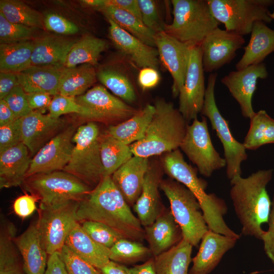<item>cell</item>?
<instances>
[{
	"label": "cell",
	"mask_w": 274,
	"mask_h": 274,
	"mask_svg": "<svg viewBox=\"0 0 274 274\" xmlns=\"http://www.w3.org/2000/svg\"><path fill=\"white\" fill-rule=\"evenodd\" d=\"M77 217L79 222L91 220L104 224L124 238L139 242L145 239L144 227L111 177L103 178L78 201Z\"/></svg>",
	"instance_id": "cell-1"
},
{
	"label": "cell",
	"mask_w": 274,
	"mask_h": 274,
	"mask_svg": "<svg viewBox=\"0 0 274 274\" xmlns=\"http://www.w3.org/2000/svg\"><path fill=\"white\" fill-rule=\"evenodd\" d=\"M272 169L259 170L247 178L237 175L230 181V196L242 225V233L261 240L268 223L271 201L266 186L272 179Z\"/></svg>",
	"instance_id": "cell-2"
},
{
	"label": "cell",
	"mask_w": 274,
	"mask_h": 274,
	"mask_svg": "<svg viewBox=\"0 0 274 274\" xmlns=\"http://www.w3.org/2000/svg\"><path fill=\"white\" fill-rule=\"evenodd\" d=\"M162 165L171 179L184 185L196 197L209 229L237 239L240 238L241 235L231 230L224 220L227 212L224 200L214 193L206 192L207 182L197 177V169L185 161L179 149L165 154Z\"/></svg>",
	"instance_id": "cell-3"
},
{
	"label": "cell",
	"mask_w": 274,
	"mask_h": 274,
	"mask_svg": "<svg viewBox=\"0 0 274 274\" xmlns=\"http://www.w3.org/2000/svg\"><path fill=\"white\" fill-rule=\"evenodd\" d=\"M155 113L142 139L130 145L134 156L147 158L180 148L188 125L174 104L161 98L154 104Z\"/></svg>",
	"instance_id": "cell-4"
},
{
	"label": "cell",
	"mask_w": 274,
	"mask_h": 274,
	"mask_svg": "<svg viewBox=\"0 0 274 274\" xmlns=\"http://www.w3.org/2000/svg\"><path fill=\"white\" fill-rule=\"evenodd\" d=\"M173 19L163 31L190 47L200 46L220 23L213 16L208 0H172Z\"/></svg>",
	"instance_id": "cell-5"
},
{
	"label": "cell",
	"mask_w": 274,
	"mask_h": 274,
	"mask_svg": "<svg viewBox=\"0 0 274 274\" xmlns=\"http://www.w3.org/2000/svg\"><path fill=\"white\" fill-rule=\"evenodd\" d=\"M98 126L93 121L80 126L73 138L71 157L63 169L94 188L103 179L100 157V141Z\"/></svg>",
	"instance_id": "cell-6"
},
{
	"label": "cell",
	"mask_w": 274,
	"mask_h": 274,
	"mask_svg": "<svg viewBox=\"0 0 274 274\" xmlns=\"http://www.w3.org/2000/svg\"><path fill=\"white\" fill-rule=\"evenodd\" d=\"M160 189L170 203L173 215L180 227L183 237L197 247L209 229L200 204L184 185L172 179L162 180Z\"/></svg>",
	"instance_id": "cell-7"
},
{
	"label": "cell",
	"mask_w": 274,
	"mask_h": 274,
	"mask_svg": "<svg viewBox=\"0 0 274 274\" xmlns=\"http://www.w3.org/2000/svg\"><path fill=\"white\" fill-rule=\"evenodd\" d=\"M25 189L40 201V206H55L79 201L91 187L63 170L39 174L25 179Z\"/></svg>",
	"instance_id": "cell-8"
},
{
	"label": "cell",
	"mask_w": 274,
	"mask_h": 274,
	"mask_svg": "<svg viewBox=\"0 0 274 274\" xmlns=\"http://www.w3.org/2000/svg\"><path fill=\"white\" fill-rule=\"evenodd\" d=\"M214 18L225 30L242 36L251 33L258 21L270 23L272 0H208Z\"/></svg>",
	"instance_id": "cell-9"
},
{
	"label": "cell",
	"mask_w": 274,
	"mask_h": 274,
	"mask_svg": "<svg viewBox=\"0 0 274 274\" xmlns=\"http://www.w3.org/2000/svg\"><path fill=\"white\" fill-rule=\"evenodd\" d=\"M217 73L209 75L206 90L202 115L208 118L220 140L224 149L226 161V176L230 180L242 175L241 164L246 160L248 155L243 143L232 135L228 121L222 116L217 106L215 97V87Z\"/></svg>",
	"instance_id": "cell-10"
},
{
	"label": "cell",
	"mask_w": 274,
	"mask_h": 274,
	"mask_svg": "<svg viewBox=\"0 0 274 274\" xmlns=\"http://www.w3.org/2000/svg\"><path fill=\"white\" fill-rule=\"evenodd\" d=\"M78 201L55 206H40L37 220L41 241L48 255L60 252L74 224L78 222Z\"/></svg>",
	"instance_id": "cell-11"
},
{
	"label": "cell",
	"mask_w": 274,
	"mask_h": 274,
	"mask_svg": "<svg viewBox=\"0 0 274 274\" xmlns=\"http://www.w3.org/2000/svg\"><path fill=\"white\" fill-rule=\"evenodd\" d=\"M180 148L206 177H211L214 172L226 166L225 158L213 146L204 116L201 120L195 119L188 125Z\"/></svg>",
	"instance_id": "cell-12"
},
{
	"label": "cell",
	"mask_w": 274,
	"mask_h": 274,
	"mask_svg": "<svg viewBox=\"0 0 274 274\" xmlns=\"http://www.w3.org/2000/svg\"><path fill=\"white\" fill-rule=\"evenodd\" d=\"M204 72L200 46H193L185 82L178 96V110L188 123L197 118L203 106L206 90Z\"/></svg>",
	"instance_id": "cell-13"
},
{
	"label": "cell",
	"mask_w": 274,
	"mask_h": 274,
	"mask_svg": "<svg viewBox=\"0 0 274 274\" xmlns=\"http://www.w3.org/2000/svg\"><path fill=\"white\" fill-rule=\"evenodd\" d=\"M76 128H63L45 144L31 158L26 178L39 174L63 170L70 160Z\"/></svg>",
	"instance_id": "cell-14"
},
{
	"label": "cell",
	"mask_w": 274,
	"mask_h": 274,
	"mask_svg": "<svg viewBox=\"0 0 274 274\" xmlns=\"http://www.w3.org/2000/svg\"><path fill=\"white\" fill-rule=\"evenodd\" d=\"M75 99L86 109L88 119L91 120H126L138 112L123 100L111 94L101 85L92 87L84 94L76 97Z\"/></svg>",
	"instance_id": "cell-15"
},
{
	"label": "cell",
	"mask_w": 274,
	"mask_h": 274,
	"mask_svg": "<svg viewBox=\"0 0 274 274\" xmlns=\"http://www.w3.org/2000/svg\"><path fill=\"white\" fill-rule=\"evenodd\" d=\"M245 43L244 36L216 28L200 45L204 72L212 73L229 63Z\"/></svg>",
	"instance_id": "cell-16"
},
{
	"label": "cell",
	"mask_w": 274,
	"mask_h": 274,
	"mask_svg": "<svg viewBox=\"0 0 274 274\" xmlns=\"http://www.w3.org/2000/svg\"><path fill=\"white\" fill-rule=\"evenodd\" d=\"M155 44L159 60L173 78L172 92L176 97L185 82L192 47L164 31L156 33Z\"/></svg>",
	"instance_id": "cell-17"
},
{
	"label": "cell",
	"mask_w": 274,
	"mask_h": 274,
	"mask_svg": "<svg viewBox=\"0 0 274 274\" xmlns=\"http://www.w3.org/2000/svg\"><path fill=\"white\" fill-rule=\"evenodd\" d=\"M268 75L266 65L262 62L231 71L221 79L238 104L243 117L250 119L255 114L252 100L257 80L266 79Z\"/></svg>",
	"instance_id": "cell-18"
},
{
	"label": "cell",
	"mask_w": 274,
	"mask_h": 274,
	"mask_svg": "<svg viewBox=\"0 0 274 274\" xmlns=\"http://www.w3.org/2000/svg\"><path fill=\"white\" fill-rule=\"evenodd\" d=\"M22 142L34 156L45 144L61 131L64 121L33 111L20 118Z\"/></svg>",
	"instance_id": "cell-19"
},
{
	"label": "cell",
	"mask_w": 274,
	"mask_h": 274,
	"mask_svg": "<svg viewBox=\"0 0 274 274\" xmlns=\"http://www.w3.org/2000/svg\"><path fill=\"white\" fill-rule=\"evenodd\" d=\"M237 239L209 229L203 235L188 274H209L224 254L235 245Z\"/></svg>",
	"instance_id": "cell-20"
},
{
	"label": "cell",
	"mask_w": 274,
	"mask_h": 274,
	"mask_svg": "<svg viewBox=\"0 0 274 274\" xmlns=\"http://www.w3.org/2000/svg\"><path fill=\"white\" fill-rule=\"evenodd\" d=\"M107 18L110 24L109 36L116 47L141 68L151 67L157 70L159 58L156 48L147 45Z\"/></svg>",
	"instance_id": "cell-21"
},
{
	"label": "cell",
	"mask_w": 274,
	"mask_h": 274,
	"mask_svg": "<svg viewBox=\"0 0 274 274\" xmlns=\"http://www.w3.org/2000/svg\"><path fill=\"white\" fill-rule=\"evenodd\" d=\"M145 239L155 257L178 244L183 238L170 209L165 208L155 221L144 227Z\"/></svg>",
	"instance_id": "cell-22"
},
{
	"label": "cell",
	"mask_w": 274,
	"mask_h": 274,
	"mask_svg": "<svg viewBox=\"0 0 274 274\" xmlns=\"http://www.w3.org/2000/svg\"><path fill=\"white\" fill-rule=\"evenodd\" d=\"M149 167L148 158L133 155L111 176L130 207L133 206L141 193Z\"/></svg>",
	"instance_id": "cell-23"
},
{
	"label": "cell",
	"mask_w": 274,
	"mask_h": 274,
	"mask_svg": "<svg viewBox=\"0 0 274 274\" xmlns=\"http://www.w3.org/2000/svg\"><path fill=\"white\" fill-rule=\"evenodd\" d=\"M161 181V170L156 166H149L141 193L133 206L144 227L151 224L165 208L161 201L159 193Z\"/></svg>",
	"instance_id": "cell-24"
},
{
	"label": "cell",
	"mask_w": 274,
	"mask_h": 274,
	"mask_svg": "<svg viewBox=\"0 0 274 274\" xmlns=\"http://www.w3.org/2000/svg\"><path fill=\"white\" fill-rule=\"evenodd\" d=\"M14 243L22 258L25 274H44L47 263V253L42 245L37 221L32 222Z\"/></svg>",
	"instance_id": "cell-25"
},
{
	"label": "cell",
	"mask_w": 274,
	"mask_h": 274,
	"mask_svg": "<svg viewBox=\"0 0 274 274\" xmlns=\"http://www.w3.org/2000/svg\"><path fill=\"white\" fill-rule=\"evenodd\" d=\"M27 147L21 142L0 153V188L16 187L23 183L31 158Z\"/></svg>",
	"instance_id": "cell-26"
},
{
	"label": "cell",
	"mask_w": 274,
	"mask_h": 274,
	"mask_svg": "<svg viewBox=\"0 0 274 274\" xmlns=\"http://www.w3.org/2000/svg\"><path fill=\"white\" fill-rule=\"evenodd\" d=\"M66 67L30 66L18 74L19 85L27 93L43 92L55 96Z\"/></svg>",
	"instance_id": "cell-27"
},
{
	"label": "cell",
	"mask_w": 274,
	"mask_h": 274,
	"mask_svg": "<svg viewBox=\"0 0 274 274\" xmlns=\"http://www.w3.org/2000/svg\"><path fill=\"white\" fill-rule=\"evenodd\" d=\"M75 42L63 37L46 35L35 40L31 66H65L67 55Z\"/></svg>",
	"instance_id": "cell-28"
},
{
	"label": "cell",
	"mask_w": 274,
	"mask_h": 274,
	"mask_svg": "<svg viewBox=\"0 0 274 274\" xmlns=\"http://www.w3.org/2000/svg\"><path fill=\"white\" fill-rule=\"evenodd\" d=\"M243 48L244 53L235 65L236 70L262 63L274 51V29L268 27L263 21L255 22L249 42Z\"/></svg>",
	"instance_id": "cell-29"
},
{
	"label": "cell",
	"mask_w": 274,
	"mask_h": 274,
	"mask_svg": "<svg viewBox=\"0 0 274 274\" xmlns=\"http://www.w3.org/2000/svg\"><path fill=\"white\" fill-rule=\"evenodd\" d=\"M65 245L97 270L110 260V249L94 241L84 231L79 222L73 226Z\"/></svg>",
	"instance_id": "cell-30"
},
{
	"label": "cell",
	"mask_w": 274,
	"mask_h": 274,
	"mask_svg": "<svg viewBox=\"0 0 274 274\" xmlns=\"http://www.w3.org/2000/svg\"><path fill=\"white\" fill-rule=\"evenodd\" d=\"M154 113V106L148 104L128 119L110 126L107 134L130 146L143 138Z\"/></svg>",
	"instance_id": "cell-31"
},
{
	"label": "cell",
	"mask_w": 274,
	"mask_h": 274,
	"mask_svg": "<svg viewBox=\"0 0 274 274\" xmlns=\"http://www.w3.org/2000/svg\"><path fill=\"white\" fill-rule=\"evenodd\" d=\"M192 245L184 238L168 250L154 257L157 274H188Z\"/></svg>",
	"instance_id": "cell-32"
},
{
	"label": "cell",
	"mask_w": 274,
	"mask_h": 274,
	"mask_svg": "<svg viewBox=\"0 0 274 274\" xmlns=\"http://www.w3.org/2000/svg\"><path fill=\"white\" fill-rule=\"evenodd\" d=\"M35 40L0 44V71L18 74L31 66Z\"/></svg>",
	"instance_id": "cell-33"
},
{
	"label": "cell",
	"mask_w": 274,
	"mask_h": 274,
	"mask_svg": "<svg viewBox=\"0 0 274 274\" xmlns=\"http://www.w3.org/2000/svg\"><path fill=\"white\" fill-rule=\"evenodd\" d=\"M96 78L95 69L91 64L66 68L60 80L58 94L72 97L80 96L88 90Z\"/></svg>",
	"instance_id": "cell-34"
},
{
	"label": "cell",
	"mask_w": 274,
	"mask_h": 274,
	"mask_svg": "<svg viewBox=\"0 0 274 274\" xmlns=\"http://www.w3.org/2000/svg\"><path fill=\"white\" fill-rule=\"evenodd\" d=\"M98 10L107 18L112 20L121 28L134 36L147 45L155 47L156 33L147 27L136 16L119 8L106 6Z\"/></svg>",
	"instance_id": "cell-35"
},
{
	"label": "cell",
	"mask_w": 274,
	"mask_h": 274,
	"mask_svg": "<svg viewBox=\"0 0 274 274\" xmlns=\"http://www.w3.org/2000/svg\"><path fill=\"white\" fill-rule=\"evenodd\" d=\"M16 229L14 224L1 219L0 229V274H23L14 243Z\"/></svg>",
	"instance_id": "cell-36"
},
{
	"label": "cell",
	"mask_w": 274,
	"mask_h": 274,
	"mask_svg": "<svg viewBox=\"0 0 274 274\" xmlns=\"http://www.w3.org/2000/svg\"><path fill=\"white\" fill-rule=\"evenodd\" d=\"M106 41L86 35L75 43L70 50L66 60L65 67L72 68L80 64H97L101 53L107 47Z\"/></svg>",
	"instance_id": "cell-37"
},
{
	"label": "cell",
	"mask_w": 274,
	"mask_h": 274,
	"mask_svg": "<svg viewBox=\"0 0 274 274\" xmlns=\"http://www.w3.org/2000/svg\"><path fill=\"white\" fill-rule=\"evenodd\" d=\"M100 152L103 178L111 177L133 156L129 145L108 134L101 138Z\"/></svg>",
	"instance_id": "cell-38"
},
{
	"label": "cell",
	"mask_w": 274,
	"mask_h": 274,
	"mask_svg": "<svg viewBox=\"0 0 274 274\" xmlns=\"http://www.w3.org/2000/svg\"><path fill=\"white\" fill-rule=\"evenodd\" d=\"M250 119L249 129L243 143L246 150H255L263 145L274 144V119L265 110H260Z\"/></svg>",
	"instance_id": "cell-39"
},
{
	"label": "cell",
	"mask_w": 274,
	"mask_h": 274,
	"mask_svg": "<svg viewBox=\"0 0 274 274\" xmlns=\"http://www.w3.org/2000/svg\"><path fill=\"white\" fill-rule=\"evenodd\" d=\"M0 12L9 21L33 28H43L44 18L36 10L24 3L15 0H1Z\"/></svg>",
	"instance_id": "cell-40"
},
{
	"label": "cell",
	"mask_w": 274,
	"mask_h": 274,
	"mask_svg": "<svg viewBox=\"0 0 274 274\" xmlns=\"http://www.w3.org/2000/svg\"><path fill=\"white\" fill-rule=\"evenodd\" d=\"M97 77L105 87L123 101L132 102L136 100L133 86L124 72L105 68L98 71Z\"/></svg>",
	"instance_id": "cell-41"
},
{
	"label": "cell",
	"mask_w": 274,
	"mask_h": 274,
	"mask_svg": "<svg viewBox=\"0 0 274 274\" xmlns=\"http://www.w3.org/2000/svg\"><path fill=\"white\" fill-rule=\"evenodd\" d=\"M111 260L121 264H132L152 257L149 248L139 242L122 238L110 249Z\"/></svg>",
	"instance_id": "cell-42"
},
{
	"label": "cell",
	"mask_w": 274,
	"mask_h": 274,
	"mask_svg": "<svg viewBox=\"0 0 274 274\" xmlns=\"http://www.w3.org/2000/svg\"><path fill=\"white\" fill-rule=\"evenodd\" d=\"M84 231L96 243L110 249L122 237L113 229L101 223L85 220L79 222Z\"/></svg>",
	"instance_id": "cell-43"
},
{
	"label": "cell",
	"mask_w": 274,
	"mask_h": 274,
	"mask_svg": "<svg viewBox=\"0 0 274 274\" xmlns=\"http://www.w3.org/2000/svg\"><path fill=\"white\" fill-rule=\"evenodd\" d=\"M36 28L11 22L0 12L1 44L30 41Z\"/></svg>",
	"instance_id": "cell-44"
},
{
	"label": "cell",
	"mask_w": 274,
	"mask_h": 274,
	"mask_svg": "<svg viewBox=\"0 0 274 274\" xmlns=\"http://www.w3.org/2000/svg\"><path fill=\"white\" fill-rule=\"evenodd\" d=\"M48 109V114L55 118L64 114L75 113L88 119L87 111L76 101L75 97L57 94L52 98Z\"/></svg>",
	"instance_id": "cell-45"
},
{
	"label": "cell",
	"mask_w": 274,
	"mask_h": 274,
	"mask_svg": "<svg viewBox=\"0 0 274 274\" xmlns=\"http://www.w3.org/2000/svg\"><path fill=\"white\" fill-rule=\"evenodd\" d=\"M70 274H100L92 264L81 258L64 245L60 252Z\"/></svg>",
	"instance_id": "cell-46"
},
{
	"label": "cell",
	"mask_w": 274,
	"mask_h": 274,
	"mask_svg": "<svg viewBox=\"0 0 274 274\" xmlns=\"http://www.w3.org/2000/svg\"><path fill=\"white\" fill-rule=\"evenodd\" d=\"M138 3L144 24L155 33L163 31L165 23L161 20L156 3L152 0H138Z\"/></svg>",
	"instance_id": "cell-47"
},
{
	"label": "cell",
	"mask_w": 274,
	"mask_h": 274,
	"mask_svg": "<svg viewBox=\"0 0 274 274\" xmlns=\"http://www.w3.org/2000/svg\"><path fill=\"white\" fill-rule=\"evenodd\" d=\"M3 99L17 119L22 118L33 111L29 106L26 93L20 85L15 87Z\"/></svg>",
	"instance_id": "cell-48"
},
{
	"label": "cell",
	"mask_w": 274,
	"mask_h": 274,
	"mask_svg": "<svg viewBox=\"0 0 274 274\" xmlns=\"http://www.w3.org/2000/svg\"><path fill=\"white\" fill-rule=\"evenodd\" d=\"M22 142L20 118L0 126V153Z\"/></svg>",
	"instance_id": "cell-49"
},
{
	"label": "cell",
	"mask_w": 274,
	"mask_h": 274,
	"mask_svg": "<svg viewBox=\"0 0 274 274\" xmlns=\"http://www.w3.org/2000/svg\"><path fill=\"white\" fill-rule=\"evenodd\" d=\"M44 25L46 29L61 35H73L79 31L76 24L56 13L47 14L44 18Z\"/></svg>",
	"instance_id": "cell-50"
},
{
	"label": "cell",
	"mask_w": 274,
	"mask_h": 274,
	"mask_svg": "<svg viewBox=\"0 0 274 274\" xmlns=\"http://www.w3.org/2000/svg\"><path fill=\"white\" fill-rule=\"evenodd\" d=\"M37 200L32 195L25 194L19 196L13 203L15 213L22 218L30 216L37 209Z\"/></svg>",
	"instance_id": "cell-51"
},
{
	"label": "cell",
	"mask_w": 274,
	"mask_h": 274,
	"mask_svg": "<svg viewBox=\"0 0 274 274\" xmlns=\"http://www.w3.org/2000/svg\"><path fill=\"white\" fill-rule=\"evenodd\" d=\"M268 229L262 237L264 251L271 261L274 264V195L269 214Z\"/></svg>",
	"instance_id": "cell-52"
},
{
	"label": "cell",
	"mask_w": 274,
	"mask_h": 274,
	"mask_svg": "<svg viewBox=\"0 0 274 274\" xmlns=\"http://www.w3.org/2000/svg\"><path fill=\"white\" fill-rule=\"evenodd\" d=\"M160 80V75L157 70L151 67L141 68L138 77L139 84L143 90L155 87Z\"/></svg>",
	"instance_id": "cell-53"
},
{
	"label": "cell",
	"mask_w": 274,
	"mask_h": 274,
	"mask_svg": "<svg viewBox=\"0 0 274 274\" xmlns=\"http://www.w3.org/2000/svg\"><path fill=\"white\" fill-rule=\"evenodd\" d=\"M19 85L18 74L0 72V99H4Z\"/></svg>",
	"instance_id": "cell-54"
},
{
	"label": "cell",
	"mask_w": 274,
	"mask_h": 274,
	"mask_svg": "<svg viewBox=\"0 0 274 274\" xmlns=\"http://www.w3.org/2000/svg\"><path fill=\"white\" fill-rule=\"evenodd\" d=\"M44 274H70L60 252H56L48 255Z\"/></svg>",
	"instance_id": "cell-55"
},
{
	"label": "cell",
	"mask_w": 274,
	"mask_h": 274,
	"mask_svg": "<svg viewBox=\"0 0 274 274\" xmlns=\"http://www.w3.org/2000/svg\"><path fill=\"white\" fill-rule=\"evenodd\" d=\"M26 96L29 106L32 111L48 108L52 100L51 95L43 92L27 93Z\"/></svg>",
	"instance_id": "cell-56"
},
{
	"label": "cell",
	"mask_w": 274,
	"mask_h": 274,
	"mask_svg": "<svg viewBox=\"0 0 274 274\" xmlns=\"http://www.w3.org/2000/svg\"><path fill=\"white\" fill-rule=\"evenodd\" d=\"M106 6L114 7L125 10L142 20L138 0H105L104 7Z\"/></svg>",
	"instance_id": "cell-57"
},
{
	"label": "cell",
	"mask_w": 274,
	"mask_h": 274,
	"mask_svg": "<svg viewBox=\"0 0 274 274\" xmlns=\"http://www.w3.org/2000/svg\"><path fill=\"white\" fill-rule=\"evenodd\" d=\"M128 271L129 274H157L154 257L145 261L143 264L128 268Z\"/></svg>",
	"instance_id": "cell-58"
},
{
	"label": "cell",
	"mask_w": 274,
	"mask_h": 274,
	"mask_svg": "<svg viewBox=\"0 0 274 274\" xmlns=\"http://www.w3.org/2000/svg\"><path fill=\"white\" fill-rule=\"evenodd\" d=\"M98 270L100 274H129L126 266L111 260Z\"/></svg>",
	"instance_id": "cell-59"
},
{
	"label": "cell",
	"mask_w": 274,
	"mask_h": 274,
	"mask_svg": "<svg viewBox=\"0 0 274 274\" xmlns=\"http://www.w3.org/2000/svg\"><path fill=\"white\" fill-rule=\"evenodd\" d=\"M4 99H0V126L10 123L17 119Z\"/></svg>",
	"instance_id": "cell-60"
},
{
	"label": "cell",
	"mask_w": 274,
	"mask_h": 274,
	"mask_svg": "<svg viewBox=\"0 0 274 274\" xmlns=\"http://www.w3.org/2000/svg\"><path fill=\"white\" fill-rule=\"evenodd\" d=\"M80 2L85 6L97 10L105 6V0H84Z\"/></svg>",
	"instance_id": "cell-61"
},
{
	"label": "cell",
	"mask_w": 274,
	"mask_h": 274,
	"mask_svg": "<svg viewBox=\"0 0 274 274\" xmlns=\"http://www.w3.org/2000/svg\"><path fill=\"white\" fill-rule=\"evenodd\" d=\"M270 17L272 19H274V10L272 13H270Z\"/></svg>",
	"instance_id": "cell-62"
}]
</instances>
